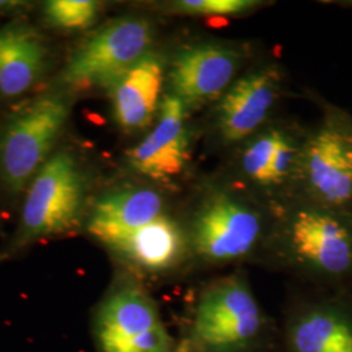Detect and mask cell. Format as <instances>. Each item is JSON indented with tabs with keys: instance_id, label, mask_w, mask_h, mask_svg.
<instances>
[{
	"instance_id": "9a60e30c",
	"label": "cell",
	"mask_w": 352,
	"mask_h": 352,
	"mask_svg": "<svg viewBox=\"0 0 352 352\" xmlns=\"http://www.w3.org/2000/svg\"><path fill=\"white\" fill-rule=\"evenodd\" d=\"M164 63L149 52L109 87L113 119L126 132L141 131L158 116L164 100Z\"/></svg>"
},
{
	"instance_id": "5bb4252c",
	"label": "cell",
	"mask_w": 352,
	"mask_h": 352,
	"mask_svg": "<svg viewBox=\"0 0 352 352\" xmlns=\"http://www.w3.org/2000/svg\"><path fill=\"white\" fill-rule=\"evenodd\" d=\"M305 135L287 126H265L241 144L240 176L253 188L267 193L286 188L294 182L298 184Z\"/></svg>"
},
{
	"instance_id": "30bf717a",
	"label": "cell",
	"mask_w": 352,
	"mask_h": 352,
	"mask_svg": "<svg viewBox=\"0 0 352 352\" xmlns=\"http://www.w3.org/2000/svg\"><path fill=\"white\" fill-rule=\"evenodd\" d=\"M278 324L280 352H352V289H309Z\"/></svg>"
},
{
	"instance_id": "8992f818",
	"label": "cell",
	"mask_w": 352,
	"mask_h": 352,
	"mask_svg": "<svg viewBox=\"0 0 352 352\" xmlns=\"http://www.w3.org/2000/svg\"><path fill=\"white\" fill-rule=\"evenodd\" d=\"M88 180L71 151L54 153L26 188L25 200L11 250L71 230L87 202Z\"/></svg>"
},
{
	"instance_id": "277c9868",
	"label": "cell",
	"mask_w": 352,
	"mask_h": 352,
	"mask_svg": "<svg viewBox=\"0 0 352 352\" xmlns=\"http://www.w3.org/2000/svg\"><path fill=\"white\" fill-rule=\"evenodd\" d=\"M193 267L266 261L273 215L238 192L213 189L186 217Z\"/></svg>"
},
{
	"instance_id": "d6986e66",
	"label": "cell",
	"mask_w": 352,
	"mask_h": 352,
	"mask_svg": "<svg viewBox=\"0 0 352 352\" xmlns=\"http://www.w3.org/2000/svg\"><path fill=\"white\" fill-rule=\"evenodd\" d=\"M26 6L21 1H8V0H4L1 1L0 0V14H8V13L16 12V11H20L23 8H25Z\"/></svg>"
},
{
	"instance_id": "6da1fadb",
	"label": "cell",
	"mask_w": 352,
	"mask_h": 352,
	"mask_svg": "<svg viewBox=\"0 0 352 352\" xmlns=\"http://www.w3.org/2000/svg\"><path fill=\"white\" fill-rule=\"evenodd\" d=\"M88 231L135 277L170 278L192 269L186 217L151 187L104 193L93 205Z\"/></svg>"
},
{
	"instance_id": "3957f363",
	"label": "cell",
	"mask_w": 352,
	"mask_h": 352,
	"mask_svg": "<svg viewBox=\"0 0 352 352\" xmlns=\"http://www.w3.org/2000/svg\"><path fill=\"white\" fill-rule=\"evenodd\" d=\"M180 352H280L279 324L247 276L234 272L202 285L182 318Z\"/></svg>"
},
{
	"instance_id": "7a4b0ae2",
	"label": "cell",
	"mask_w": 352,
	"mask_h": 352,
	"mask_svg": "<svg viewBox=\"0 0 352 352\" xmlns=\"http://www.w3.org/2000/svg\"><path fill=\"white\" fill-rule=\"evenodd\" d=\"M266 261L309 289H352V213L302 197L273 215Z\"/></svg>"
},
{
	"instance_id": "8fae6325",
	"label": "cell",
	"mask_w": 352,
	"mask_h": 352,
	"mask_svg": "<svg viewBox=\"0 0 352 352\" xmlns=\"http://www.w3.org/2000/svg\"><path fill=\"white\" fill-rule=\"evenodd\" d=\"M244 55L223 42L192 43L177 54L170 67L171 93L187 106L218 101L236 81Z\"/></svg>"
},
{
	"instance_id": "ac0fdd59",
	"label": "cell",
	"mask_w": 352,
	"mask_h": 352,
	"mask_svg": "<svg viewBox=\"0 0 352 352\" xmlns=\"http://www.w3.org/2000/svg\"><path fill=\"white\" fill-rule=\"evenodd\" d=\"M258 1L251 0H182L170 4V8L176 13L190 16H238L250 12L257 7Z\"/></svg>"
},
{
	"instance_id": "7c38bea8",
	"label": "cell",
	"mask_w": 352,
	"mask_h": 352,
	"mask_svg": "<svg viewBox=\"0 0 352 352\" xmlns=\"http://www.w3.org/2000/svg\"><path fill=\"white\" fill-rule=\"evenodd\" d=\"M282 80L276 65H264L236 78L215 106V128L225 144L241 145L266 126Z\"/></svg>"
},
{
	"instance_id": "2e32d148",
	"label": "cell",
	"mask_w": 352,
	"mask_h": 352,
	"mask_svg": "<svg viewBox=\"0 0 352 352\" xmlns=\"http://www.w3.org/2000/svg\"><path fill=\"white\" fill-rule=\"evenodd\" d=\"M47 49L42 36L29 24L13 21L0 28V97L25 94L42 74Z\"/></svg>"
},
{
	"instance_id": "9c48e42d",
	"label": "cell",
	"mask_w": 352,
	"mask_h": 352,
	"mask_svg": "<svg viewBox=\"0 0 352 352\" xmlns=\"http://www.w3.org/2000/svg\"><path fill=\"white\" fill-rule=\"evenodd\" d=\"M153 38V25L145 17L113 19L74 52L60 75L62 85L109 88L116 78L151 52Z\"/></svg>"
},
{
	"instance_id": "ffe728a7",
	"label": "cell",
	"mask_w": 352,
	"mask_h": 352,
	"mask_svg": "<svg viewBox=\"0 0 352 352\" xmlns=\"http://www.w3.org/2000/svg\"><path fill=\"white\" fill-rule=\"evenodd\" d=\"M177 352H180V351H179V350H177Z\"/></svg>"
},
{
	"instance_id": "ba28073f",
	"label": "cell",
	"mask_w": 352,
	"mask_h": 352,
	"mask_svg": "<svg viewBox=\"0 0 352 352\" xmlns=\"http://www.w3.org/2000/svg\"><path fill=\"white\" fill-rule=\"evenodd\" d=\"M298 186L302 199L352 213V116L327 106L305 135Z\"/></svg>"
},
{
	"instance_id": "52a82bcc",
	"label": "cell",
	"mask_w": 352,
	"mask_h": 352,
	"mask_svg": "<svg viewBox=\"0 0 352 352\" xmlns=\"http://www.w3.org/2000/svg\"><path fill=\"white\" fill-rule=\"evenodd\" d=\"M94 333L101 352H177L158 304L133 274L109 289L97 309Z\"/></svg>"
},
{
	"instance_id": "5b68a950",
	"label": "cell",
	"mask_w": 352,
	"mask_h": 352,
	"mask_svg": "<svg viewBox=\"0 0 352 352\" xmlns=\"http://www.w3.org/2000/svg\"><path fill=\"white\" fill-rule=\"evenodd\" d=\"M72 110V98L62 89L23 102L0 126V180L12 193L28 188L54 154Z\"/></svg>"
},
{
	"instance_id": "e0dca14e",
	"label": "cell",
	"mask_w": 352,
	"mask_h": 352,
	"mask_svg": "<svg viewBox=\"0 0 352 352\" xmlns=\"http://www.w3.org/2000/svg\"><path fill=\"white\" fill-rule=\"evenodd\" d=\"M100 3L91 0H51L43 7L50 25L63 30H82L94 24L100 14Z\"/></svg>"
},
{
	"instance_id": "4fadbf2b",
	"label": "cell",
	"mask_w": 352,
	"mask_h": 352,
	"mask_svg": "<svg viewBox=\"0 0 352 352\" xmlns=\"http://www.w3.org/2000/svg\"><path fill=\"white\" fill-rule=\"evenodd\" d=\"M188 106L174 93L164 94L157 123L126 154L133 171L157 182L180 175L189 161Z\"/></svg>"
}]
</instances>
